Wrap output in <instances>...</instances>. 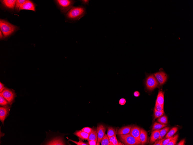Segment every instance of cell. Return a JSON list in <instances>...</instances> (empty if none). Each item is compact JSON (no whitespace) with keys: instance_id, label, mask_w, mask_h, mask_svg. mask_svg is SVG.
Listing matches in <instances>:
<instances>
[{"instance_id":"18","label":"cell","mask_w":193,"mask_h":145,"mask_svg":"<svg viewBox=\"0 0 193 145\" xmlns=\"http://www.w3.org/2000/svg\"><path fill=\"white\" fill-rule=\"evenodd\" d=\"M160 136L159 132L158 130H154L151 134L150 143L152 144L157 140Z\"/></svg>"},{"instance_id":"26","label":"cell","mask_w":193,"mask_h":145,"mask_svg":"<svg viewBox=\"0 0 193 145\" xmlns=\"http://www.w3.org/2000/svg\"><path fill=\"white\" fill-rule=\"evenodd\" d=\"M157 122L159 123L164 124H167L168 123L167 117L165 116H162L158 118Z\"/></svg>"},{"instance_id":"25","label":"cell","mask_w":193,"mask_h":145,"mask_svg":"<svg viewBox=\"0 0 193 145\" xmlns=\"http://www.w3.org/2000/svg\"><path fill=\"white\" fill-rule=\"evenodd\" d=\"M178 130V128H177L174 127L172 128L166 136L165 138H169L172 137L177 132Z\"/></svg>"},{"instance_id":"5","label":"cell","mask_w":193,"mask_h":145,"mask_svg":"<svg viewBox=\"0 0 193 145\" xmlns=\"http://www.w3.org/2000/svg\"><path fill=\"white\" fill-rule=\"evenodd\" d=\"M145 84L147 89L149 91H152L157 87L158 83L154 75L149 74L146 77Z\"/></svg>"},{"instance_id":"37","label":"cell","mask_w":193,"mask_h":145,"mask_svg":"<svg viewBox=\"0 0 193 145\" xmlns=\"http://www.w3.org/2000/svg\"><path fill=\"white\" fill-rule=\"evenodd\" d=\"M4 85L0 82V93L2 92L5 88Z\"/></svg>"},{"instance_id":"23","label":"cell","mask_w":193,"mask_h":145,"mask_svg":"<svg viewBox=\"0 0 193 145\" xmlns=\"http://www.w3.org/2000/svg\"><path fill=\"white\" fill-rule=\"evenodd\" d=\"M169 129V128L166 127L164 128L161 130H158L159 132L160 136L159 138L158 139V140L162 139L164 137L168 132Z\"/></svg>"},{"instance_id":"27","label":"cell","mask_w":193,"mask_h":145,"mask_svg":"<svg viewBox=\"0 0 193 145\" xmlns=\"http://www.w3.org/2000/svg\"><path fill=\"white\" fill-rule=\"evenodd\" d=\"M101 145H109L110 141L109 138L107 135H105L101 141Z\"/></svg>"},{"instance_id":"10","label":"cell","mask_w":193,"mask_h":145,"mask_svg":"<svg viewBox=\"0 0 193 145\" xmlns=\"http://www.w3.org/2000/svg\"><path fill=\"white\" fill-rule=\"evenodd\" d=\"M141 128L139 126H132L130 133V134L136 139V140L141 143L140 139Z\"/></svg>"},{"instance_id":"22","label":"cell","mask_w":193,"mask_h":145,"mask_svg":"<svg viewBox=\"0 0 193 145\" xmlns=\"http://www.w3.org/2000/svg\"><path fill=\"white\" fill-rule=\"evenodd\" d=\"M110 145H124L123 144L119 142L116 139V136H114L109 138Z\"/></svg>"},{"instance_id":"1","label":"cell","mask_w":193,"mask_h":145,"mask_svg":"<svg viewBox=\"0 0 193 145\" xmlns=\"http://www.w3.org/2000/svg\"><path fill=\"white\" fill-rule=\"evenodd\" d=\"M86 8L83 5L73 7L66 14L67 21L72 24L78 22L86 14Z\"/></svg>"},{"instance_id":"35","label":"cell","mask_w":193,"mask_h":145,"mask_svg":"<svg viewBox=\"0 0 193 145\" xmlns=\"http://www.w3.org/2000/svg\"><path fill=\"white\" fill-rule=\"evenodd\" d=\"M126 101L125 98H122L120 99L119 100V104L121 106L125 105L126 103Z\"/></svg>"},{"instance_id":"15","label":"cell","mask_w":193,"mask_h":145,"mask_svg":"<svg viewBox=\"0 0 193 145\" xmlns=\"http://www.w3.org/2000/svg\"><path fill=\"white\" fill-rule=\"evenodd\" d=\"M74 134L82 140H87L88 138L89 134L81 130L77 131L74 133Z\"/></svg>"},{"instance_id":"34","label":"cell","mask_w":193,"mask_h":145,"mask_svg":"<svg viewBox=\"0 0 193 145\" xmlns=\"http://www.w3.org/2000/svg\"><path fill=\"white\" fill-rule=\"evenodd\" d=\"M178 138L173 139L169 142L167 145H174L176 144Z\"/></svg>"},{"instance_id":"40","label":"cell","mask_w":193,"mask_h":145,"mask_svg":"<svg viewBox=\"0 0 193 145\" xmlns=\"http://www.w3.org/2000/svg\"><path fill=\"white\" fill-rule=\"evenodd\" d=\"M134 95L135 97H137L140 96V93L139 92L136 91L134 92Z\"/></svg>"},{"instance_id":"3","label":"cell","mask_w":193,"mask_h":145,"mask_svg":"<svg viewBox=\"0 0 193 145\" xmlns=\"http://www.w3.org/2000/svg\"><path fill=\"white\" fill-rule=\"evenodd\" d=\"M56 4L63 14H66L73 7L76 1L72 0H57L55 1Z\"/></svg>"},{"instance_id":"41","label":"cell","mask_w":193,"mask_h":145,"mask_svg":"<svg viewBox=\"0 0 193 145\" xmlns=\"http://www.w3.org/2000/svg\"><path fill=\"white\" fill-rule=\"evenodd\" d=\"M185 140V139L181 140L177 144L178 145H184Z\"/></svg>"},{"instance_id":"9","label":"cell","mask_w":193,"mask_h":145,"mask_svg":"<svg viewBox=\"0 0 193 145\" xmlns=\"http://www.w3.org/2000/svg\"><path fill=\"white\" fill-rule=\"evenodd\" d=\"M154 74L156 80L160 85H163L166 81L167 76L165 72H161L156 73Z\"/></svg>"},{"instance_id":"29","label":"cell","mask_w":193,"mask_h":145,"mask_svg":"<svg viewBox=\"0 0 193 145\" xmlns=\"http://www.w3.org/2000/svg\"><path fill=\"white\" fill-rule=\"evenodd\" d=\"M178 138V135H177L174 137L172 136L169 138H167L166 139H165L163 141L162 143V145H167L170 141L172 140L173 139Z\"/></svg>"},{"instance_id":"12","label":"cell","mask_w":193,"mask_h":145,"mask_svg":"<svg viewBox=\"0 0 193 145\" xmlns=\"http://www.w3.org/2000/svg\"><path fill=\"white\" fill-rule=\"evenodd\" d=\"M45 145H66L62 137H56L49 141Z\"/></svg>"},{"instance_id":"33","label":"cell","mask_w":193,"mask_h":145,"mask_svg":"<svg viewBox=\"0 0 193 145\" xmlns=\"http://www.w3.org/2000/svg\"><path fill=\"white\" fill-rule=\"evenodd\" d=\"M92 129L91 128H83L81 130L82 131L85 132L86 133L90 134L92 132Z\"/></svg>"},{"instance_id":"31","label":"cell","mask_w":193,"mask_h":145,"mask_svg":"<svg viewBox=\"0 0 193 145\" xmlns=\"http://www.w3.org/2000/svg\"><path fill=\"white\" fill-rule=\"evenodd\" d=\"M69 140V141H71L73 142L74 143V144H76L77 145H88L89 144H87V143H85L83 142L82 141V140L81 139L79 138V142H76V141L73 140H71L70 139L68 138Z\"/></svg>"},{"instance_id":"4","label":"cell","mask_w":193,"mask_h":145,"mask_svg":"<svg viewBox=\"0 0 193 145\" xmlns=\"http://www.w3.org/2000/svg\"><path fill=\"white\" fill-rule=\"evenodd\" d=\"M0 94L8 102L10 106H11L16 96L15 92L12 90L5 87L4 90Z\"/></svg>"},{"instance_id":"32","label":"cell","mask_w":193,"mask_h":145,"mask_svg":"<svg viewBox=\"0 0 193 145\" xmlns=\"http://www.w3.org/2000/svg\"><path fill=\"white\" fill-rule=\"evenodd\" d=\"M164 106L160 105L156 103L154 109L158 111L161 112L163 110Z\"/></svg>"},{"instance_id":"13","label":"cell","mask_w":193,"mask_h":145,"mask_svg":"<svg viewBox=\"0 0 193 145\" xmlns=\"http://www.w3.org/2000/svg\"><path fill=\"white\" fill-rule=\"evenodd\" d=\"M4 6L7 8L13 10L15 6L16 1L15 0H4L1 1Z\"/></svg>"},{"instance_id":"28","label":"cell","mask_w":193,"mask_h":145,"mask_svg":"<svg viewBox=\"0 0 193 145\" xmlns=\"http://www.w3.org/2000/svg\"><path fill=\"white\" fill-rule=\"evenodd\" d=\"M26 0H17L16 1L15 10L17 11L19 10V9L21 5L24 3Z\"/></svg>"},{"instance_id":"39","label":"cell","mask_w":193,"mask_h":145,"mask_svg":"<svg viewBox=\"0 0 193 145\" xmlns=\"http://www.w3.org/2000/svg\"><path fill=\"white\" fill-rule=\"evenodd\" d=\"M97 143V141L95 140H91L88 141V144L90 145H96Z\"/></svg>"},{"instance_id":"38","label":"cell","mask_w":193,"mask_h":145,"mask_svg":"<svg viewBox=\"0 0 193 145\" xmlns=\"http://www.w3.org/2000/svg\"><path fill=\"white\" fill-rule=\"evenodd\" d=\"M80 1L81 2L82 4L85 6V5H89V2L90 1V0H80Z\"/></svg>"},{"instance_id":"17","label":"cell","mask_w":193,"mask_h":145,"mask_svg":"<svg viewBox=\"0 0 193 145\" xmlns=\"http://www.w3.org/2000/svg\"><path fill=\"white\" fill-rule=\"evenodd\" d=\"M132 127V126H124L118 130L117 134L119 135H125L130 134Z\"/></svg>"},{"instance_id":"8","label":"cell","mask_w":193,"mask_h":145,"mask_svg":"<svg viewBox=\"0 0 193 145\" xmlns=\"http://www.w3.org/2000/svg\"><path fill=\"white\" fill-rule=\"evenodd\" d=\"M96 130L98 135V141L96 145H99L101 144L103 137L105 135L106 128L103 124H100L97 126Z\"/></svg>"},{"instance_id":"21","label":"cell","mask_w":193,"mask_h":145,"mask_svg":"<svg viewBox=\"0 0 193 145\" xmlns=\"http://www.w3.org/2000/svg\"><path fill=\"white\" fill-rule=\"evenodd\" d=\"M0 105L4 107H8L9 106V105H10L8 102L0 93Z\"/></svg>"},{"instance_id":"11","label":"cell","mask_w":193,"mask_h":145,"mask_svg":"<svg viewBox=\"0 0 193 145\" xmlns=\"http://www.w3.org/2000/svg\"><path fill=\"white\" fill-rule=\"evenodd\" d=\"M28 10L35 11V7L34 4L30 0H26L19 9V11L22 10Z\"/></svg>"},{"instance_id":"2","label":"cell","mask_w":193,"mask_h":145,"mask_svg":"<svg viewBox=\"0 0 193 145\" xmlns=\"http://www.w3.org/2000/svg\"><path fill=\"white\" fill-rule=\"evenodd\" d=\"M0 28L3 36L6 38L15 32L17 29V27L4 20H1L0 21Z\"/></svg>"},{"instance_id":"6","label":"cell","mask_w":193,"mask_h":145,"mask_svg":"<svg viewBox=\"0 0 193 145\" xmlns=\"http://www.w3.org/2000/svg\"><path fill=\"white\" fill-rule=\"evenodd\" d=\"M120 140L124 145H139L141 144L130 134L125 135H119Z\"/></svg>"},{"instance_id":"42","label":"cell","mask_w":193,"mask_h":145,"mask_svg":"<svg viewBox=\"0 0 193 145\" xmlns=\"http://www.w3.org/2000/svg\"><path fill=\"white\" fill-rule=\"evenodd\" d=\"M3 38V36L2 34L1 33V31L0 30V38L1 39V38Z\"/></svg>"},{"instance_id":"14","label":"cell","mask_w":193,"mask_h":145,"mask_svg":"<svg viewBox=\"0 0 193 145\" xmlns=\"http://www.w3.org/2000/svg\"><path fill=\"white\" fill-rule=\"evenodd\" d=\"M140 139L141 144L144 145L146 144L147 140V135L146 131L143 129H141L140 135Z\"/></svg>"},{"instance_id":"20","label":"cell","mask_w":193,"mask_h":145,"mask_svg":"<svg viewBox=\"0 0 193 145\" xmlns=\"http://www.w3.org/2000/svg\"><path fill=\"white\" fill-rule=\"evenodd\" d=\"M167 124H162L158 123L155 122L153 125L152 131L154 130H160L165 127L167 126Z\"/></svg>"},{"instance_id":"30","label":"cell","mask_w":193,"mask_h":145,"mask_svg":"<svg viewBox=\"0 0 193 145\" xmlns=\"http://www.w3.org/2000/svg\"><path fill=\"white\" fill-rule=\"evenodd\" d=\"M164 112V110L161 112L158 111L155 109H154V114L155 119L159 118L163 115Z\"/></svg>"},{"instance_id":"19","label":"cell","mask_w":193,"mask_h":145,"mask_svg":"<svg viewBox=\"0 0 193 145\" xmlns=\"http://www.w3.org/2000/svg\"><path fill=\"white\" fill-rule=\"evenodd\" d=\"M156 103L164 106V93L162 91H159L158 92Z\"/></svg>"},{"instance_id":"36","label":"cell","mask_w":193,"mask_h":145,"mask_svg":"<svg viewBox=\"0 0 193 145\" xmlns=\"http://www.w3.org/2000/svg\"><path fill=\"white\" fill-rule=\"evenodd\" d=\"M164 139H160V140H158V141H156L155 142L154 144V145H162V143L163 142V141L164 140Z\"/></svg>"},{"instance_id":"16","label":"cell","mask_w":193,"mask_h":145,"mask_svg":"<svg viewBox=\"0 0 193 145\" xmlns=\"http://www.w3.org/2000/svg\"><path fill=\"white\" fill-rule=\"evenodd\" d=\"M88 142L91 140L98 141V135L97 130L95 128H93L92 129V132L89 134L88 140Z\"/></svg>"},{"instance_id":"24","label":"cell","mask_w":193,"mask_h":145,"mask_svg":"<svg viewBox=\"0 0 193 145\" xmlns=\"http://www.w3.org/2000/svg\"><path fill=\"white\" fill-rule=\"evenodd\" d=\"M116 132L115 130L112 127H109L108 128L107 132V136L109 138L114 136H116Z\"/></svg>"},{"instance_id":"7","label":"cell","mask_w":193,"mask_h":145,"mask_svg":"<svg viewBox=\"0 0 193 145\" xmlns=\"http://www.w3.org/2000/svg\"><path fill=\"white\" fill-rule=\"evenodd\" d=\"M11 107V106L6 107H0V120L2 123L3 126H4V122L5 119L10 114V111Z\"/></svg>"}]
</instances>
